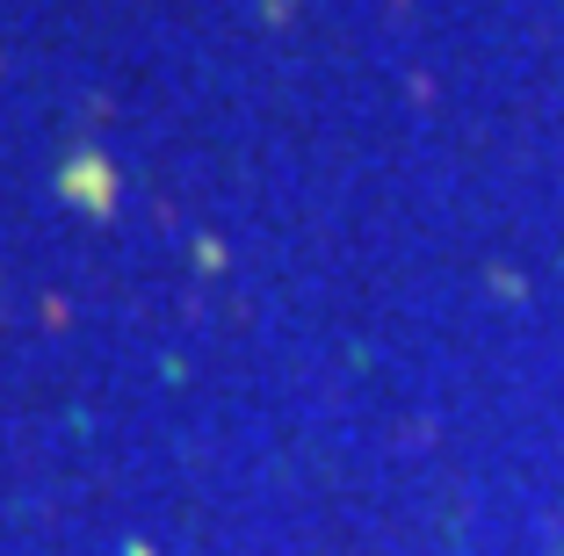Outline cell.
Here are the masks:
<instances>
[{"label": "cell", "instance_id": "1", "mask_svg": "<svg viewBox=\"0 0 564 556\" xmlns=\"http://www.w3.org/2000/svg\"><path fill=\"white\" fill-rule=\"evenodd\" d=\"M58 196L87 217H109V203H117V166L101 160V152H73V160L58 166Z\"/></svg>", "mask_w": 564, "mask_h": 556}]
</instances>
